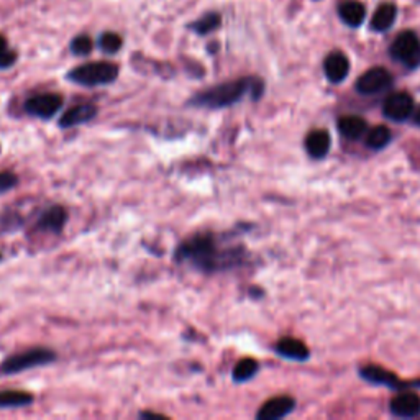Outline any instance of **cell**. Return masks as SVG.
Here are the masks:
<instances>
[{"label": "cell", "mask_w": 420, "mask_h": 420, "mask_svg": "<svg viewBox=\"0 0 420 420\" xmlns=\"http://www.w3.org/2000/svg\"><path fill=\"white\" fill-rule=\"evenodd\" d=\"M243 258V246H222L217 236L207 232L189 236L175 251L176 262H187L206 275L232 270L241 265Z\"/></svg>", "instance_id": "cell-1"}, {"label": "cell", "mask_w": 420, "mask_h": 420, "mask_svg": "<svg viewBox=\"0 0 420 420\" xmlns=\"http://www.w3.org/2000/svg\"><path fill=\"white\" fill-rule=\"evenodd\" d=\"M265 92V82L258 77H243L238 81H230L217 86L209 87L206 91L197 92L189 99L191 107L199 109H225L240 102L245 96H251L253 101H258Z\"/></svg>", "instance_id": "cell-2"}, {"label": "cell", "mask_w": 420, "mask_h": 420, "mask_svg": "<svg viewBox=\"0 0 420 420\" xmlns=\"http://www.w3.org/2000/svg\"><path fill=\"white\" fill-rule=\"evenodd\" d=\"M56 360V351L46 348V346H35V348H30L26 351H22V353H15L12 356H9V358H5L2 363H0V375H18V372L33 370V368L51 365L55 363Z\"/></svg>", "instance_id": "cell-3"}, {"label": "cell", "mask_w": 420, "mask_h": 420, "mask_svg": "<svg viewBox=\"0 0 420 420\" xmlns=\"http://www.w3.org/2000/svg\"><path fill=\"white\" fill-rule=\"evenodd\" d=\"M67 81L79 84V86L96 87L112 84L118 77V66L107 61L86 62L67 72Z\"/></svg>", "instance_id": "cell-4"}, {"label": "cell", "mask_w": 420, "mask_h": 420, "mask_svg": "<svg viewBox=\"0 0 420 420\" xmlns=\"http://www.w3.org/2000/svg\"><path fill=\"white\" fill-rule=\"evenodd\" d=\"M391 56L411 70L420 66V40L417 35L414 31L399 33L391 45Z\"/></svg>", "instance_id": "cell-5"}, {"label": "cell", "mask_w": 420, "mask_h": 420, "mask_svg": "<svg viewBox=\"0 0 420 420\" xmlns=\"http://www.w3.org/2000/svg\"><path fill=\"white\" fill-rule=\"evenodd\" d=\"M62 97L60 94L46 92V94H36L26 99L23 104V110L30 117H36L41 120H48L60 112L62 107Z\"/></svg>", "instance_id": "cell-6"}, {"label": "cell", "mask_w": 420, "mask_h": 420, "mask_svg": "<svg viewBox=\"0 0 420 420\" xmlns=\"http://www.w3.org/2000/svg\"><path fill=\"white\" fill-rule=\"evenodd\" d=\"M392 84L391 72L385 67H371L365 74H361L356 81V91L363 96H375L386 89H389Z\"/></svg>", "instance_id": "cell-7"}, {"label": "cell", "mask_w": 420, "mask_h": 420, "mask_svg": "<svg viewBox=\"0 0 420 420\" xmlns=\"http://www.w3.org/2000/svg\"><path fill=\"white\" fill-rule=\"evenodd\" d=\"M360 376L363 377L365 381L371 382V385H380V386H387L391 389H401V387H419L420 382H406L394 375V372L387 371L386 368L382 366H375L368 365L360 370Z\"/></svg>", "instance_id": "cell-8"}, {"label": "cell", "mask_w": 420, "mask_h": 420, "mask_svg": "<svg viewBox=\"0 0 420 420\" xmlns=\"http://www.w3.org/2000/svg\"><path fill=\"white\" fill-rule=\"evenodd\" d=\"M414 99L409 92H394L385 101L382 112L392 122H404L414 114Z\"/></svg>", "instance_id": "cell-9"}, {"label": "cell", "mask_w": 420, "mask_h": 420, "mask_svg": "<svg viewBox=\"0 0 420 420\" xmlns=\"http://www.w3.org/2000/svg\"><path fill=\"white\" fill-rule=\"evenodd\" d=\"M296 407V401L291 396H277L262 404L256 412L258 420H280L289 416Z\"/></svg>", "instance_id": "cell-10"}, {"label": "cell", "mask_w": 420, "mask_h": 420, "mask_svg": "<svg viewBox=\"0 0 420 420\" xmlns=\"http://www.w3.org/2000/svg\"><path fill=\"white\" fill-rule=\"evenodd\" d=\"M99 114V109L92 104H79L71 107L70 110H66L65 114L60 117V125L61 128H72V127H79V125H84L91 120L96 118V115Z\"/></svg>", "instance_id": "cell-11"}, {"label": "cell", "mask_w": 420, "mask_h": 420, "mask_svg": "<svg viewBox=\"0 0 420 420\" xmlns=\"http://www.w3.org/2000/svg\"><path fill=\"white\" fill-rule=\"evenodd\" d=\"M391 412L396 417L412 419L420 416V397L416 392H401L391 401Z\"/></svg>", "instance_id": "cell-12"}, {"label": "cell", "mask_w": 420, "mask_h": 420, "mask_svg": "<svg viewBox=\"0 0 420 420\" xmlns=\"http://www.w3.org/2000/svg\"><path fill=\"white\" fill-rule=\"evenodd\" d=\"M66 222H67L66 209L61 206H51L40 215L38 222H36V228L43 230V232L60 235L62 232V228H65Z\"/></svg>", "instance_id": "cell-13"}, {"label": "cell", "mask_w": 420, "mask_h": 420, "mask_svg": "<svg viewBox=\"0 0 420 420\" xmlns=\"http://www.w3.org/2000/svg\"><path fill=\"white\" fill-rule=\"evenodd\" d=\"M324 71H325V76H327L330 82L338 84L341 81H345L346 76H348V72H350L348 57H346L343 52H340V51L330 52V55L325 57V61H324Z\"/></svg>", "instance_id": "cell-14"}, {"label": "cell", "mask_w": 420, "mask_h": 420, "mask_svg": "<svg viewBox=\"0 0 420 420\" xmlns=\"http://www.w3.org/2000/svg\"><path fill=\"white\" fill-rule=\"evenodd\" d=\"M276 353L282 356V358L287 360H294V361H306L311 356V351H309L307 345L304 341L297 340V338H281L276 343Z\"/></svg>", "instance_id": "cell-15"}, {"label": "cell", "mask_w": 420, "mask_h": 420, "mask_svg": "<svg viewBox=\"0 0 420 420\" xmlns=\"http://www.w3.org/2000/svg\"><path fill=\"white\" fill-rule=\"evenodd\" d=\"M330 143H332V140H330L328 131L312 130L306 138V150L315 160H320V158L327 156L330 151Z\"/></svg>", "instance_id": "cell-16"}, {"label": "cell", "mask_w": 420, "mask_h": 420, "mask_svg": "<svg viewBox=\"0 0 420 420\" xmlns=\"http://www.w3.org/2000/svg\"><path fill=\"white\" fill-rule=\"evenodd\" d=\"M338 15L346 25L360 26L366 17V10L358 0H343L338 5Z\"/></svg>", "instance_id": "cell-17"}, {"label": "cell", "mask_w": 420, "mask_h": 420, "mask_svg": "<svg viewBox=\"0 0 420 420\" xmlns=\"http://www.w3.org/2000/svg\"><path fill=\"white\" fill-rule=\"evenodd\" d=\"M337 128L340 135H343L348 140H358L368 131V125L361 117L356 115H346V117H340L337 122Z\"/></svg>", "instance_id": "cell-18"}, {"label": "cell", "mask_w": 420, "mask_h": 420, "mask_svg": "<svg viewBox=\"0 0 420 420\" xmlns=\"http://www.w3.org/2000/svg\"><path fill=\"white\" fill-rule=\"evenodd\" d=\"M397 9L394 4H382L371 18V28L375 31H386L396 22Z\"/></svg>", "instance_id": "cell-19"}, {"label": "cell", "mask_w": 420, "mask_h": 420, "mask_svg": "<svg viewBox=\"0 0 420 420\" xmlns=\"http://www.w3.org/2000/svg\"><path fill=\"white\" fill-rule=\"evenodd\" d=\"M33 394L25 391H0V409H22L33 404Z\"/></svg>", "instance_id": "cell-20"}, {"label": "cell", "mask_w": 420, "mask_h": 420, "mask_svg": "<svg viewBox=\"0 0 420 420\" xmlns=\"http://www.w3.org/2000/svg\"><path fill=\"white\" fill-rule=\"evenodd\" d=\"M258 370H260L258 361L253 358H243L235 365L232 371V380L235 382H246L250 381L251 377L256 376Z\"/></svg>", "instance_id": "cell-21"}, {"label": "cell", "mask_w": 420, "mask_h": 420, "mask_svg": "<svg viewBox=\"0 0 420 420\" xmlns=\"http://www.w3.org/2000/svg\"><path fill=\"white\" fill-rule=\"evenodd\" d=\"M391 138H392V136H391L389 128L380 125V127H375V128H371L370 131H368L366 145L370 146L371 150H382V148H386L387 145H389Z\"/></svg>", "instance_id": "cell-22"}, {"label": "cell", "mask_w": 420, "mask_h": 420, "mask_svg": "<svg viewBox=\"0 0 420 420\" xmlns=\"http://www.w3.org/2000/svg\"><path fill=\"white\" fill-rule=\"evenodd\" d=\"M220 22H222V20H220L219 13H207L199 18L196 23H192L191 28L199 35H207L210 31L217 30L220 26Z\"/></svg>", "instance_id": "cell-23"}, {"label": "cell", "mask_w": 420, "mask_h": 420, "mask_svg": "<svg viewBox=\"0 0 420 420\" xmlns=\"http://www.w3.org/2000/svg\"><path fill=\"white\" fill-rule=\"evenodd\" d=\"M122 36L112 33V31H105V33L101 35V38H99V48H101L105 55H115V52L122 48Z\"/></svg>", "instance_id": "cell-24"}, {"label": "cell", "mask_w": 420, "mask_h": 420, "mask_svg": "<svg viewBox=\"0 0 420 420\" xmlns=\"http://www.w3.org/2000/svg\"><path fill=\"white\" fill-rule=\"evenodd\" d=\"M94 48L92 40L89 38L87 35H79L74 40L71 41V51L74 52L76 56H87L91 55V51Z\"/></svg>", "instance_id": "cell-25"}, {"label": "cell", "mask_w": 420, "mask_h": 420, "mask_svg": "<svg viewBox=\"0 0 420 420\" xmlns=\"http://www.w3.org/2000/svg\"><path fill=\"white\" fill-rule=\"evenodd\" d=\"M15 61H17V55H15V51L9 50L7 41L0 35V70H7V67L13 66Z\"/></svg>", "instance_id": "cell-26"}, {"label": "cell", "mask_w": 420, "mask_h": 420, "mask_svg": "<svg viewBox=\"0 0 420 420\" xmlns=\"http://www.w3.org/2000/svg\"><path fill=\"white\" fill-rule=\"evenodd\" d=\"M18 186V176L12 171H0V194L10 192Z\"/></svg>", "instance_id": "cell-27"}, {"label": "cell", "mask_w": 420, "mask_h": 420, "mask_svg": "<svg viewBox=\"0 0 420 420\" xmlns=\"http://www.w3.org/2000/svg\"><path fill=\"white\" fill-rule=\"evenodd\" d=\"M141 419H151V417H160V419H167L165 414H158V412H141L140 414Z\"/></svg>", "instance_id": "cell-28"}, {"label": "cell", "mask_w": 420, "mask_h": 420, "mask_svg": "<svg viewBox=\"0 0 420 420\" xmlns=\"http://www.w3.org/2000/svg\"><path fill=\"white\" fill-rule=\"evenodd\" d=\"M414 123L420 127V107L416 110V114H414Z\"/></svg>", "instance_id": "cell-29"}, {"label": "cell", "mask_w": 420, "mask_h": 420, "mask_svg": "<svg viewBox=\"0 0 420 420\" xmlns=\"http://www.w3.org/2000/svg\"><path fill=\"white\" fill-rule=\"evenodd\" d=\"M0 261H2V255H0Z\"/></svg>", "instance_id": "cell-30"}]
</instances>
